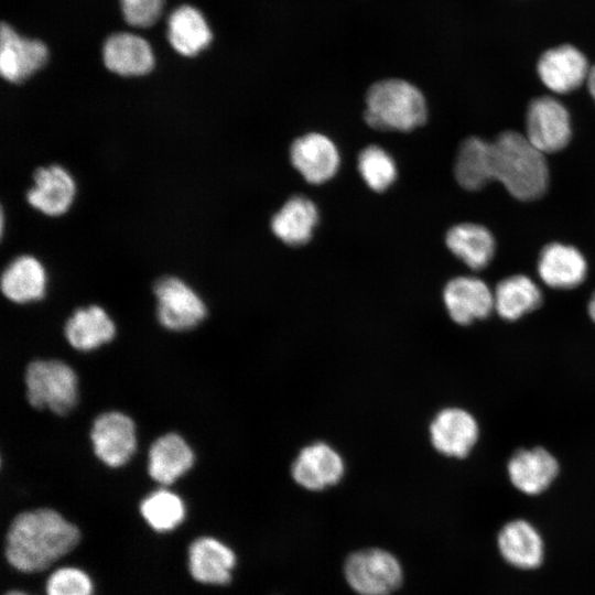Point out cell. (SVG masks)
<instances>
[{
  "instance_id": "10",
  "label": "cell",
  "mask_w": 595,
  "mask_h": 595,
  "mask_svg": "<svg viewBox=\"0 0 595 595\" xmlns=\"http://www.w3.org/2000/svg\"><path fill=\"white\" fill-rule=\"evenodd\" d=\"M433 447L447 457L464 458L477 443L479 426L468 411L451 407L442 409L430 424Z\"/></svg>"
},
{
  "instance_id": "13",
  "label": "cell",
  "mask_w": 595,
  "mask_h": 595,
  "mask_svg": "<svg viewBox=\"0 0 595 595\" xmlns=\"http://www.w3.org/2000/svg\"><path fill=\"white\" fill-rule=\"evenodd\" d=\"M589 69L585 55L569 44L545 51L537 66L541 82L556 94H566L578 88L587 80Z\"/></svg>"
},
{
  "instance_id": "8",
  "label": "cell",
  "mask_w": 595,
  "mask_h": 595,
  "mask_svg": "<svg viewBox=\"0 0 595 595\" xmlns=\"http://www.w3.org/2000/svg\"><path fill=\"white\" fill-rule=\"evenodd\" d=\"M90 440L96 456L109 467L125 465L137 448L134 423L118 411L105 412L96 418Z\"/></svg>"
},
{
  "instance_id": "15",
  "label": "cell",
  "mask_w": 595,
  "mask_h": 595,
  "mask_svg": "<svg viewBox=\"0 0 595 595\" xmlns=\"http://www.w3.org/2000/svg\"><path fill=\"white\" fill-rule=\"evenodd\" d=\"M34 185L26 193L28 203L47 216L65 214L75 197L73 176L61 165L42 166L33 174Z\"/></svg>"
},
{
  "instance_id": "35",
  "label": "cell",
  "mask_w": 595,
  "mask_h": 595,
  "mask_svg": "<svg viewBox=\"0 0 595 595\" xmlns=\"http://www.w3.org/2000/svg\"><path fill=\"white\" fill-rule=\"evenodd\" d=\"M4 595H29V594L21 591L13 589V591L7 592Z\"/></svg>"
},
{
  "instance_id": "12",
  "label": "cell",
  "mask_w": 595,
  "mask_h": 595,
  "mask_svg": "<svg viewBox=\"0 0 595 595\" xmlns=\"http://www.w3.org/2000/svg\"><path fill=\"white\" fill-rule=\"evenodd\" d=\"M344 472L343 457L324 442L303 447L291 467L295 483L309 490H323L334 486L342 479Z\"/></svg>"
},
{
  "instance_id": "17",
  "label": "cell",
  "mask_w": 595,
  "mask_h": 595,
  "mask_svg": "<svg viewBox=\"0 0 595 595\" xmlns=\"http://www.w3.org/2000/svg\"><path fill=\"white\" fill-rule=\"evenodd\" d=\"M538 273L548 286L569 290L583 283L587 274V263L575 247L551 242L540 252Z\"/></svg>"
},
{
  "instance_id": "25",
  "label": "cell",
  "mask_w": 595,
  "mask_h": 595,
  "mask_svg": "<svg viewBox=\"0 0 595 595\" xmlns=\"http://www.w3.org/2000/svg\"><path fill=\"white\" fill-rule=\"evenodd\" d=\"M318 221L315 204L305 196L296 195L288 199L271 219L273 234L290 246L306 244Z\"/></svg>"
},
{
  "instance_id": "27",
  "label": "cell",
  "mask_w": 595,
  "mask_h": 595,
  "mask_svg": "<svg viewBox=\"0 0 595 595\" xmlns=\"http://www.w3.org/2000/svg\"><path fill=\"white\" fill-rule=\"evenodd\" d=\"M116 333L112 320L100 306L79 309L67 320L64 334L78 350L88 351L110 342Z\"/></svg>"
},
{
  "instance_id": "11",
  "label": "cell",
  "mask_w": 595,
  "mask_h": 595,
  "mask_svg": "<svg viewBox=\"0 0 595 595\" xmlns=\"http://www.w3.org/2000/svg\"><path fill=\"white\" fill-rule=\"evenodd\" d=\"M443 302L450 317L458 325L484 320L494 311V291L475 277H456L443 289Z\"/></svg>"
},
{
  "instance_id": "22",
  "label": "cell",
  "mask_w": 595,
  "mask_h": 595,
  "mask_svg": "<svg viewBox=\"0 0 595 595\" xmlns=\"http://www.w3.org/2000/svg\"><path fill=\"white\" fill-rule=\"evenodd\" d=\"M497 543L502 558L518 569H534L543 560V541L526 520L508 522L500 530Z\"/></svg>"
},
{
  "instance_id": "28",
  "label": "cell",
  "mask_w": 595,
  "mask_h": 595,
  "mask_svg": "<svg viewBox=\"0 0 595 595\" xmlns=\"http://www.w3.org/2000/svg\"><path fill=\"white\" fill-rule=\"evenodd\" d=\"M454 175L457 183L469 191L480 190L493 181L490 142L478 137L465 139L457 151Z\"/></svg>"
},
{
  "instance_id": "29",
  "label": "cell",
  "mask_w": 595,
  "mask_h": 595,
  "mask_svg": "<svg viewBox=\"0 0 595 595\" xmlns=\"http://www.w3.org/2000/svg\"><path fill=\"white\" fill-rule=\"evenodd\" d=\"M140 512L154 531L167 532L183 522L186 508L178 495L162 488L151 493L141 501Z\"/></svg>"
},
{
  "instance_id": "5",
  "label": "cell",
  "mask_w": 595,
  "mask_h": 595,
  "mask_svg": "<svg viewBox=\"0 0 595 595\" xmlns=\"http://www.w3.org/2000/svg\"><path fill=\"white\" fill-rule=\"evenodd\" d=\"M350 587L359 595H390L402 582V567L388 551L366 549L350 554L344 567Z\"/></svg>"
},
{
  "instance_id": "33",
  "label": "cell",
  "mask_w": 595,
  "mask_h": 595,
  "mask_svg": "<svg viewBox=\"0 0 595 595\" xmlns=\"http://www.w3.org/2000/svg\"><path fill=\"white\" fill-rule=\"evenodd\" d=\"M586 83H587L589 94L595 100V65L591 67Z\"/></svg>"
},
{
  "instance_id": "7",
  "label": "cell",
  "mask_w": 595,
  "mask_h": 595,
  "mask_svg": "<svg viewBox=\"0 0 595 595\" xmlns=\"http://www.w3.org/2000/svg\"><path fill=\"white\" fill-rule=\"evenodd\" d=\"M158 300V318L171 331L195 327L206 316V306L198 294L176 277L160 278L153 286Z\"/></svg>"
},
{
  "instance_id": "30",
  "label": "cell",
  "mask_w": 595,
  "mask_h": 595,
  "mask_svg": "<svg viewBox=\"0 0 595 595\" xmlns=\"http://www.w3.org/2000/svg\"><path fill=\"white\" fill-rule=\"evenodd\" d=\"M358 170L365 183L376 192L387 190L397 177L396 162L378 145H368L359 153Z\"/></svg>"
},
{
  "instance_id": "21",
  "label": "cell",
  "mask_w": 595,
  "mask_h": 595,
  "mask_svg": "<svg viewBox=\"0 0 595 595\" xmlns=\"http://www.w3.org/2000/svg\"><path fill=\"white\" fill-rule=\"evenodd\" d=\"M167 40L180 55L193 57L208 47L213 33L199 10L183 4L169 17Z\"/></svg>"
},
{
  "instance_id": "23",
  "label": "cell",
  "mask_w": 595,
  "mask_h": 595,
  "mask_svg": "<svg viewBox=\"0 0 595 595\" xmlns=\"http://www.w3.org/2000/svg\"><path fill=\"white\" fill-rule=\"evenodd\" d=\"M46 272L43 264L29 255L9 263L1 275V291L14 303L41 300L45 294Z\"/></svg>"
},
{
  "instance_id": "9",
  "label": "cell",
  "mask_w": 595,
  "mask_h": 595,
  "mask_svg": "<svg viewBox=\"0 0 595 595\" xmlns=\"http://www.w3.org/2000/svg\"><path fill=\"white\" fill-rule=\"evenodd\" d=\"M48 60V48L40 40L20 35L10 24L2 22L0 30V74L9 82L26 80Z\"/></svg>"
},
{
  "instance_id": "3",
  "label": "cell",
  "mask_w": 595,
  "mask_h": 595,
  "mask_svg": "<svg viewBox=\"0 0 595 595\" xmlns=\"http://www.w3.org/2000/svg\"><path fill=\"white\" fill-rule=\"evenodd\" d=\"M426 116L424 96L405 80H380L367 93L364 118L371 128L410 131L423 125Z\"/></svg>"
},
{
  "instance_id": "26",
  "label": "cell",
  "mask_w": 595,
  "mask_h": 595,
  "mask_svg": "<svg viewBox=\"0 0 595 595\" xmlns=\"http://www.w3.org/2000/svg\"><path fill=\"white\" fill-rule=\"evenodd\" d=\"M445 242L450 251L473 270L485 269L495 255V239L484 226L472 223L450 228Z\"/></svg>"
},
{
  "instance_id": "14",
  "label": "cell",
  "mask_w": 595,
  "mask_h": 595,
  "mask_svg": "<svg viewBox=\"0 0 595 595\" xmlns=\"http://www.w3.org/2000/svg\"><path fill=\"white\" fill-rule=\"evenodd\" d=\"M290 159L305 181L312 184L331 180L339 166V153L335 143L317 132L298 138L291 145Z\"/></svg>"
},
{
  "instance_id": "24",
  "label": "cell",
  "mask_w": 595,
  "mask_h": 595,
  "mask_svg": "<svg viewBox=\"0 0 595 595\" xmlns=\"http://www.w3.org/2000/svg\"><path fill=\"white\" fill-rule=\"evenodd\" d=\"M542 292L529 277L515 274L498 282L494 290V311L508 322H513L537 310L542 304Z\"/></svg>"
},
{
  "instance_id": "20",
  "label": "cell",
  "mask_w": 595,
  "mask_h": 595,
  "mask_svg": "<svg viewBox=\"0 0 595 595\" xmlns=\"http://www.w3.org/2000/svg\"><path fill=\"white\" fill-rule=\"evenodd\" d=\"M194 464V452L176 433L159 437L150 447L148 472L152 479L170 485L183 476Z\"/></svg>"
},
{
  "instance_id": "4",
  "label": "cell",
  "mask_w": 595,
  "mask_h": 595,
  "mask_svg": "<svg viewBox=\"0 0 595 595\" xmlns=\"http://www.w3.org/2000/svg\"><path fill=\"white\" fill-rule=\"evenodd\" d=\"M26 398L36 409H50L64 415L77 402L75 371L61 360H34L25 372Z\"/></svg>"
},
{
  "instance_id": "34",
  "label": "cell",
  "mask_w": 595,
  "mask_h": 595,
  "mask_svg": "<svg viewBox=\"0 0 595 595\" xmlns=\"http://www.w3.org/2000/svg\"><path fill=\"white\" fill-rule=\"evenodd\" d=\"M587 313L591 317V320L595 323V291L592 294L588 304H587Z\"/></svg>"
},
{
  "instance_id": "6",
  "label": "cell",
  "mask_w": 595,
  "mask_h": 595,
  "mask_svg": "<svg viewBox=\"0 0 595 595\" xmlns=\"http://www.w3.org/2000/svg\"><path fill=\"white\" fill-rule=\"evenodd\" d=\"M571 118L562 102L551 96L531 100L526 116V137L543 154L564 149L571 140Z\"/></svg>"
},
{
  "instance_id": "31",
  "label": "cell",
  "mask_w": 595,
  "mask_h": 595,
  "mask_svg": "<svg viewBox=\"0 0 595 595\" xmlns=\"http://www.w3.org/2000/svg\"><path fill=\"white\" fill-rule=\"evenodd\" d=\"M45 592L46 595H93L94 584L82 569L63 566L48 576Z\"/></svg>"
},
{
  "instance_id": "16",
  "label": "cell",
  "mask_w": 595,
  "mask_h": 595,
  "mask_svg": "<svg viewBox=\"0 0 595 595\" xmlns=\"http://www.w3.org/2000/svg\"><path fill=\"white\" fill-rule=\"evenodd\" d=\"M507 472L518 490L533 496L549 488L559 473V463L543 447L521 448L510 457Z\"/></svg>"
},
{
  "instance_id": "19",
  "label": "cell",
  "mask_w": 595,
  "mask_h": 595,
  "mask_svg": "<svg viewBox=\"0 0 595 595\" xmlns=\"http://www.w3.org/2000/svg\"><path fill=\"white\" fill-rule=\"evenodd\" d=\"M235 565L234 551L213 537H199L188 548V571L199 583L227 584L231 580Z\"/></svg>"
},
{
  "instance_id": "2",
  "label": "cell",
  "mask_w": 595,
  "mask_h": 595,
  "mask_svg": "<svg viewBox=\"0 0 595 595\" xmlns=\"http://www.w3.org/2000/svg\"><path fill=\"white\" fill-rule=\"evenodd\" d=\"M490 147L493 177L513 197L532 201L545 192L549 170L544 154L526 136L505 131Z\"/></svg>"
},
{
  "instance_id": "32",
  "label": "cell",
  "mask_w": 595,
  "mask_h": 595,
  "mask_svg": "<svg viewBox=\"0 0 595 595\" xmlns=\"http://www.w3.org/2000/svg\"><path fill=\"white\" fill-rule=\"evenodd\" d=\"M164 0H120L122 15L136 28L153 25L162 13Z\"/></svg>"
},
{
  "instance_id": "18",
  "label": "cell",
  "mask_w": 595,
  "mask_h": 595,
  "mask_svg": "<svg viewBox=\"0 0 595 595\" xmlns=\"http://www.w3.org/2000/svg\"><path fill=\"white\" fill-rule=\"evenodd\" d=\"M105 66L120 76H142L154 67V54L148 41L137 34H111L102 46Z\"/></svg>"
},
{
  "instance_id": "1",
  "label": "cell",
  "mask_w": 595,
  "mask_h": 595,
  "mask_svg": "<svg viewBox=\"0 0 595 595\" xmlns=\"http://www.w3.org/2000/svg\"><path fill=\"white\" fill-rule=\"evenodd\" d=\"M79 540V529L56 510H29L19 513L10 523L4 555L15 570L36 573L73 551Z\"/></svg>"
}]
</instances>
